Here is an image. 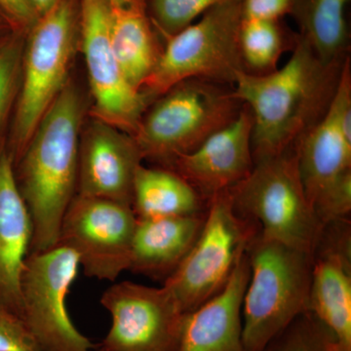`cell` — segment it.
Here are the masks:
<instances>
[{"instance_id":"cell-1","label":"cell","mask_w":351,"mask_h":351,"mask_svg":"<svg viewBox=\"0 0 351 351\" xmlns=\"http://www.w3.org/2000/svg\"><path fill=\"white\" fill-rule=\"evenodd\" d=\"M346 59L324 63L299 34L282 68L267 75L246 71L237 75L233 91L253 119L254 164L295 149L323 119L336 94Z\"/></svg>"},{"instance_id":"cell-2","label":"cell","mask_w":351,"mask_h":351,"mask_svg":"<svg viewBox=\"0 0 351 351\" xmlns=\"http://www.w3.org/2000/svg\"><path fill=\"white\" fill-rule=\"evenodd\" d=\"M82 117V96L69 80L13 165L18 191L31 217L29 254L58 243L62 221L76 195Z\"/></svg>"},{"instance_id":"cell-3","label":"cell","mask_w":351,"mask_h":351,"mask_svg":"<svg viewBox=\"0 0 351 351\" xmlns=\"http://www.w3.org/2000/svg\"><path fill=\"white\" fill-rule=\"evenodd\" d=\"M80 43V0H59L27 32L19 95L6 149L18 160L51 104L69 82Z\"/></svg>"},{"instance_id":"cell-4","label":"cell","mask_w":351,"mask_h":351,"mask_svg":"<svg viewBox=\"0 0 351 351\" xmlns=\"http://www.w3.org/2000/svg\"><path fill=\"white\" fill-rule=\"evenodd\" d=\"M250 277L242 302L246 351H263L308 309L313 254L256 234L247 249Z\"/></svg>"},{"instance_id":"cell-5","label":"cell","mask_w":351,"mask_h":351,"mask_svg":"<svg viewBox=\"0 0 351 351\" xmlns=\"http://www.w3.org/2000/svg\"><path fill=\"white\" fill-rule=\"evenodd\" d=\"M243 107L230 85L189 78L157 97L133 138L143 158L166 168L232 123Z\"/></svg>"},{"instance_id":"cell-6","label":"cell","mask_w":351,"mask_h":351,"mask_svg":"<svg viewBox=\"0 0 351 351\" xmlns=\"http://www.w3.org/2000/svg\"><path fill=\"white\" fill-rule=\"evenodd\" d=\"M242 19V0H226L166 38L143 93L154 100L189 78L233 86L237 75L246 71L239 46Z\"/></svg>"},{"instance_id":"cell-7","label":"cell","mask_w":351,"mask_h":351,"mask_svg":"<svg viewBox=\"0 0 351 351\" xmlns=\"http://www.w3.org/2000/svg\"><path fill=\"white\" fill-rule=\"evenodd\" d=\"M228 191L237 211L257 223L263 237L313 254L324 226L307 198L295 149L258 161Z\"/></svg>"},{"instance_id":"cell-8","label":"cell","mask_w":351,"mask_h":351,"mask_svg":"<svg viewBox=\"0 0 351 351\" xmlns=\"http://www.w3.org/2000/svg\"><path fill=\"white\" fill-rule=\"evenodd\" d=\"M260 232L239 213L230 191L208 201L205 221L181 265L163 282L184 314L218 295Z\"/></svg>"},{"instance_id":"cell-9","label":"cell","mask_w":351,"mask_h":351,"mask_svg":"<svg viewBox=\"0 0 351 351\" xmlns=\"http://www.w3.org/2000/svg\"><path fill=\"white\" fill-rule=\"evenodd\" d=\"M80 263L68 247L56 245L25 258L21 274V320L40 351H91L66 309Z\"/></svg>"},{"instance_id":"cell-10","label":"cell","mask_w":351,"mask_h":351,"mask_svg":"<svg viewBox=\"0 0 351 351\" xmlns=\"http://www.w3.org/2000/svg\"><path fill=\"white\" fill-rule=\"evenodd\" d=\"M136 226L130 205L76 195L62 221L57 245L75 254L85 276L115 281L129 269Z\"/></svg>"},{"instance_id":"cell-11","label":"cell","mask_w":351,"mask_h":351,"mask_svg":"<svg viewBox=\"0 0 351 351\" xmlns=\"http://www.w3.org/2000/svg\"><path fill=\"white\" fill-rule=\"evenodd\" d=\"M106 0H80V43L93 96L95 119L135 135L151 98L129 84L110 43Z\"/></svg>"},{"instance_id":"cell-12","label":"cell","mask_w":351,"mask_h":351,"mask_svg":"<svg viewBox=\"0 0 351 351\" xmlns=\"http://www.w3.org/2000/svg\"><path fill=\"white\" fill-rule=\"evenodd\" d=\"M112 326L99 348L107 351H175L184 313L166 287L123 281L104 292Z\"/></svg>"},{"instance_id":"cell-13","label":"cell","mask_w":351,"mask_h":351,"mask_svg":"<svg viewBox=\"0 0 351 351\" xmlns=\"http://www.w3.org/2000/svg\"><path fill=\"white\" fill-rule=\"evenodd\" d=\"M311 207L351 175V68L346 59L339 86L323 119L295 147Z\"/></svg>"},{"instance_id":"cell-14","label":"cell","mask_w":351,"mask_h":351,"mask_svg":"<svg viewBox=\"0 0 351 351\" xmlns=\"http://www.w3.org/2000/svg\"><path fill=\"white\" fill-rule=\"evenodd\" d=\"M307 313L326 328L339 351H351L350 219L323 228L313 252Z\"/></svg>"},{"instance_id":"cell-15","label":"cell","mask_w":351,"mask_h":351,"mask_svg":"<svg viewBox=\"0 0 351 351\" xmlns=\"http://www.w3.org/2000/svg\"><path fill=\"white\" fill-rule=\"evenodd\" d=\"M143 159L133 136L95 119L80 135L76 195L131 206Z\"/></svg>"},{"instance_id":"cell-16","label":"cell","mask_w":351,"mask_h":351,"mask_svg":"<svg viewBox=\"0 0 351 351\" xmlns=\"http://www.w3.org/2000/svg\"><path fill=\"white\" fill-rule=\"evenodd\" d=\"M252 130V114L244 106L232 123L193 151L178 156L166 168L184 178L208 202L250 175L254 168Z\"/></svg>"},{"instance_id":"cell-17","label":"cell","mask_w":351,"mask_h":351,"mask_svg":"<svg viewBox=\"0 0 351 351\" xmlns=\"http://www.w3.org/2000/svg\"><path fill=\"white\" fill-rule=\"evenodd\" d=\"M249 277L246 251L225 288L184 314L175 351H246L242 339V302Z\"/></svg>"},{"instance_id":"cell-18","label":"cell","mask_w":351,"mask_h":351,"mask_svg":"<svg viewBox=\"0 0 351 351\" xmlns=\"http://www.w3.org/2000/svg\"><path fill=\"white\" fill-rule=\"evenodd\" d=\"M32 237L31 217L18 191L13 160L0 147V304L21 319L20 280Z\"/></svg>"},{"instance_id":"cell-19","label":"cell","mask_w":351,"mask_h":351,"mask_svg":"<svg viewBox=\"0 0 351 351\" xmlns=\"http://www.w3.org/2000/svg\"><path fill=\"white\" fill-rule=\"evenodd\" d=\"M205 214L137 219L128 270L164 282L188 255Z\"/></svg>"},{"instance_id":"cell-20","label":"cell","mask_w":351,"mask_h":351,"mask_svg":"<svg viewBox=\"0 0 351 351\" xmlns=\"http://www.w3.org/2000/svg\"><path fill=\"white\" fill-rule=\"evenodd\" d=\"M110 11L113 54L129 84L142 92L162 52L163 48L158 46L159 34L147 15L145 0L129 8Z\"/></svg>"},{"instance_id":"cell-21","label":"cell","mask_w":351,"mask_h":351,"mask_svg":"<svg viewBox=\"0 0 351 351\" xmlns=\"http://www.w3.org/2000/svg\"><path fill=\"white\" fill-rule=\"evenodd\" d=\"M208 202L175 171L141 165L134 180L131 207L137 219L204 214Z\"/></svg>"},{"instance_id":"cell-22","label":"cell","mask_w":351,"mask_h":351,"mask_svg":"<svg viewBox=\"0 0 351 351\" xmlns=\"http://www.w3.org/2000/svg\"><path fill=\"white\" fill-rule=\"evenodd\" d=\"M350 0H295L291 15L306 39L324 63L343 62L348 54L346 10Z\"/></svg>"},{"instance_id":"cell-23","label":"cell","mask_w":351,"mask_h":351,"mask_svg":"<svg viewBox=\"0 0 351 351\" xmlns=\"http://www.w3.org/2000/svg\"><path fill=\"white\" fill-rule=\"evenodd\" d=\"M298 36L282 20L242 19L239 46L246 73L267 75L276 71L283 53L294 48Z\"/></svg>"},{"instance_id":"cell-24","label":"cell","mask_w":351,"mask_h":351,"mask_svg":"<svg viewBox=\"0 0 351 351\" xmlns=\"http://www.w3.org/2000/svg\"><path fill=\"white\" fill-rule=\"evenodd\" d=\"M27 32L14 29L0 43V147L6 145L21 78Z\"/></svg>"},{"instance_id":"cell-25","label":"cell","mask_w":351,"mask_h":351,"mask_svg":"<svg viewBox=\"0 0 351 351\" xmlns=\"http://www.w3.org/2000/svg\"><path fill=\"white\" fill-rule=\"evenodd\" d=\"M147 15L164 39L193 24L212 7L226 0H145Z\"/></svg>"},{"instance_id":"cell-26","label":"cell","mask_w":351,"mask_h":351,"mask_svg":"<svg viewBox=\"0 0 351 351\" xmlns=\"http://www.w3.org/2000/svg\"><path fill=\"white\" fill-rule=\"evenodd\" d=\"M263 351H339L326 328L311 313L301 314Z\"/></svg>"},{"instance_id":"cell-27","label":"cell","mask_w":351,"mask_h":351,"mask_svg":"<svg viewBox=\"0 0 351 351\" xmlns=\"http://www.w3.org/2000/svg\"><path fill=\"white\" fill-rule=\"evenodd\" d=\"M0 351H40L17 314L0 304Z\"/></svg>"},{"instance_id":"cell-28","label":"cell","mask_w":351,"mask_h":351,"mask_svg":"<svg viewBox=\"0 0 351 351\" xmlns=\"http://www.w3.org/2000/svg\"><path fill=\"white\" fill-rule=\"evenodd\" d=\"M295 0H242L243 19L282 20L291 15Z\"/></svg>"},{"instance_id":"cell-29","label":"cell","mask_w":351,"mask_h":351,"mask_svg":"<svg viewBox=\"0 0 351 351\" xmlns=\"http://www.w3.org/2000/svg\"><path fill=\"white\" fill-rule=\"evenodd\" d=\"M0 11L16 29L27 32L38 22L39 15L29 0H0Z\"/></svg>"},{"instance_id":"cell-30","label":"cell","mask_w":351,"mask_h":351,"mask_svg":"<svg viewBox=\"0 0 351 351\" xmlns=\"http://www.w3.org/2000/svg\"><path fill=\"white\" fill-rule=\"evenodd\" d=\"M59 0H29L32 5L34 7L39 17L50 11L58 3Z\"/></svg>"},{"instance_id":"cell-31","label":"cell","mask_w":351,"mask_h":351,"mask_svg":"<svg viewBox=\"0 0 351 351\" xmlns=\"http://www.w3.org/2000/svg\"><path fill=\"white\" fill-rule=\"evenodd\" d=\"M14 29H16L13 27V25L11 24L10 21L0 11V43H1L9 34H11Z\"/></svg>"},{"instance_id":"cell-32","label":"cell","mask_w":351,"mask_h":351,"mask_svg":"<svg viewBox=\"0 0 351 351\" xmlns=\"http://www.w3.org/2000/svg\"><path fill=\"white\" fill-rule=\"evenodd\" d=\"M108 2V6L113 10L117 9H126L138 4L142 0H106Z\"/></svg>"},{"instance_id":"cell-33","label":"cell","mask_w":351,"mask_h":351,"mask_svg":"<svg viewBox=\"0 0 351 351\" xmlns=\"http://www.w3.org/2000/svg\"><path fill=\"white\" fill-rule=\"evenodd\" d=\"M96 351H107V350H101V348H97Z\"/></svg>"}]
</instances>
